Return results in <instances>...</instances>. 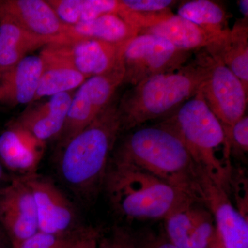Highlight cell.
Returning <instances> with one entry per match:
<instances>
[{"label": "cell", "instance_id": "obj_1", "mask_svg": "<svg viewBox=\"0 0 248 248\" xmlns=\"http://www.w3.org/2000/svg\"><path fill=\"white\" fill-rule=\"evenodd\" d=\"M206 72V53L202 49L175 71L155 75L132 86L117 103L122 130L172 115L200 92Z\"/></svg>", "mask_w": 248, "mask_h": 248}, {"label": "cell", "instance_id": "obj_2", "mask_svg": "<svg viewBox=\"0 0 248 248\" xmlns=\"http://www.w3.org/2000/svg\"><path fill=\"white\" fill-rule=\"evenodd\" d=\"M115 161L144 170L203 203L198 166L179 137L161 124L132 132L121 146Z\"/></svg>", "mask_w": 248, "mask_h": 248}, {"label": "cell", "instance_id": "obj_3", "mask_svg": "<svg viewBox=\"0 0 248 248\" xmlns=\"http://www.w3.org/2000/svg\"><path fill=\"white\" fill-rule=\"evenodd\" d=\"M122 130L117 103L112 101L62 148L59 170L73 192L82 197L95 194L105 180L108 161Z\"/></svg>", "mask_w": 248, "mask_h": 248}, {"label": "cell", "instance_id": "obj_4", "mask_svg": "<svg viewBox=\"0 0 248 248\" xmlns=\"http://www.w3.org/2000/svg\"><path fill=\"white\" fill-rule=\"evenodd\" d=\"M159 124L179 137L195 164L215 184L231 191V150L221 124L200 92Z\"/></svg>", "mask_w": 248, "mask_h": 248}, {"label": "cell", "instance_id": "obj_5", "mask_svg": "<svg viewBox=\"0 0 248 248\" xmlns=\"http://www.w3.org/2000/svg\"><path fill=\"white\" fill-rule=\"evenodd\" d=\"M104 182L114 208L128 218L165 219L186 205L201 203L186 191L127 163L115 161Z\"/></svg>", "mask_w": 248, "mask_h": 248}, {"label": "cell", "instance_id": "obj_6", "mask_svg": "<svg viewBox=\"0 0 248 248\" xmlns=\"http://www.w3.org/2000/svg\"><path fill=\"white\" fill-rule=\"evenodd\" d=\"M205 50L206 76L200 92L209 108L221 124L230 147L232 128L246 115L248 91L217 53Z\"/></svg>", "mask_w": 248, "mask_h": 248}, {"label": "cell", "instance_id": "obj_7", "mask_svg": "<svg viewBox=\"0 0 248 248\" xmlns=\"http://www.w3.org/2000/svg\"><path fill=\"white\" fill-rule=\"evenodd\" d=\"M192 53L159 36L139 34L124 48L123 84L134 86L155 75L175 71L190 61Z\"/></svg>", "mask_w": 248, "mask_h": 248}, {"label": "cell", "instance_id": "obj_8", "mask_svg": "<svg viewBox=\"0 0 248 248\" xmlns=\"http://www.w3.org/2000/svg\"><path fill=\"white\" fill-rule=\"evenodd\" d=\"M123 63L113 71L89 78L72 98L63 129L58 136L63 148L84 130L110 104L117 89L123 84Z\"/></svg>", "mask_w": 248, "mask_h": 248}, {"label": "cell", "instance_id": "obj_9", "mask_svg": "<svg viewBox=\"0 0 248 248\" xmlns=\"http://www.w3.org/2000/svg\"><path fill=\"white\" fill-rule=\"evenodd\" d=\"M94 39H65L44 48L55 58L66 62L86 78L102 76L122 65L125 45Z\"/></svg>", "mask_w": 248, "mask_h": 248}, {"label": "cell", "instance_id": "obj_10", "mask_svg": "<svg viewBox=\"0 0 248 248\" xmlns=\"http://www.w3.org/2000/svg\"><path fill=\"white\" fill-rule=\"evenodd\" d=\"M203 203L211 212L223 248H248V222L238 211L229 194L198 167Z\"/></svg>", "mask_w": 248, "mask_h": 248}, {"label": "cell", "instance_id": "obj_11", "mask_svg": "<svg viewBox=\"0 0 248 248\" xmlns=\"http://www.w3.org/2000/svg\"><path fill=\"white\" fill-rule=\"evenodd\" d=\"M22 177L33 196L39 231L58 236L74 231L76 212L63 192L37 174Z\"/></svg>", "mask_w": 248, "mask_h": 248}, {"label": "cell", "instance_id": "obj_12", "mask_svg": "<svg viewBox=\"0 0 248 248\" xmlns=\"http://www.w3.org/2000/svg\"><path fill=\"white\" fill-rule=\"evenodd\" d=\"M0 223L16 245L39 231L33 196L22 177L0 188Z\"/></svg>", "mask_w": 248, "mask_h": 248}, {"label": "cell", "instance_id": "obj_13", "mask_svg": "<svg viewBox=\"0 0 248 248\" xmlns=\"http://www.w3.org/2000/svg\"><path fill=\"white\" fill-rule=\"evenodd\" d=\"M202 205L197 202L189 204L165 218L166 236L177 248L210 246L216 226L211 212Z\"/></svg>", "mask_w": 248, "mask_h": 248}, {"label": "cell", "instance_id": "obj_14", "mask_svg": "<svg viewBox=\"0 0 248 248\" xmlns=\"http://www.w3.org/2000/svg\"><path fill=\"white\" fill-rule=\"evenodd\" d=\"M57 42L63 40L68 25L62 22L47 0H0V19Z\"/></svg>", "mask_w": 248, "mask_h": 248}, {"label": "cell", "instance_id": "obj_15", "mask_svg": "<svg viewBox=\"0 0 248 248\" xmlns=\"http://www.w3.org/2000/svg\"><path fill=\"white\" fill-rule=\"evenodd\" d=\"M45 142L14 123L0 135V161L24 176L36 174L45 152Z\"/></svg>", "mask_w": 248, "mask_h": 248}, {"label": "cell", "instance_id": "obj_16", "mask_svg": "<svg viewBox=\"0 0 248 248\" xmlns=\"http://www.w3.org/2000/svg\"><path fill=\"white\" fill-rule=\"evenodd\" d=\"M44 62L40 55H27L0 78V104L11 107L33 102Z\"/></svg>", "mask_w": 248, "mask_h": 248}, {"label": "cell", "instance_id": "obj_17", "mask_svg": "<svg viewBox=\"0 0 248 248\" xmlns=\"http://www.w3.org/2000/svg\"><path fill=\"white\" fill-rule=\"evenodd\" d=\"M73 92L52 96L48 102L28 110L14 123L42 141L58 138L63 129L71 104Z\"/></svg>", "mask_w": 248, "mask_h": 248}, {"label": "cell", "instance_id": "obj_18", "mask_svg": "<svg viewBox=\"0 0 248 248\" xmlns=\"http://www.w3.org/2000/svg\"><path fill=\"white\" fill-rule=\"evenodd\" d=\"M140 34L159 36L177 48L191 52L218 46L228 37L214 35L185 18L173 14Z\"/></svg>", "mask_w": 248, "mask_h": 248}, {"label": "cell", "instance_id": "obj_19", "mask_svg": "<svg viewBox=\"0 0 248 248\" xmlns=\"http://www.w3.org/2000/svg\"><path fill=\"white\" fill-rule=\"evenodd\" d=\"M55 42L31 33L7 19H0V71L4 73L28 53Z\"/></svg>", "mask_w": 248, "mask_h": 248}, {"label": "cell", "instance_id": "obj_20", "mask_svg": "<svg viewBox=\"0 0 248 248\" xmlns=\"http://www.w3.org/2000/svg\"><path fill=\"white\" fill-rule=\"evenodd\" d=\"M139 35L138 31L130 27L116 14L103 15L100 17L67 27L65 39L89 38L112 44H123Z\"/></svg>", "mask_w": 248, "mask_h": 248}, {"label": "cell", "instance_id": "obj_21", "mask_svg": "<svg viewBox=\"0 0 248 248\" xmlns=\"http://www.w3.org/2000/svg\"><path fill=\"white\" fill-rule=\"evenodd\" d=\"M40 56L44 62V71L33 102L44 97L72 92L87 79L71 65L55 58L44 48Z\"/></svg>", "mask_w": 248, "mask_h": 248}, {"label": "cell", "instance_id": "obj_22", "mask_svg": "<svg viewBox=\"0 0 248 248\" xmlns=\"http://www.w3.org/2000/svg\"><path fill=\"white\" fill-rule=\"evenodd\" d=\"M208 50L215 52L220 57L248 91V19L238 20L221 45Z\"/></svg>", "mask_w": 248, "mask_h": 248}, {"label": "cell", "instance_id": "obj_23", "mask_svg": "<svg viewBox=\"0 0 248 248\" xmlns=\"http://www.w3.org/2000/svg\"><path fill=\"white\" fill-rule=\"evenodd\" d=\"M177 15L218 37H226L231 30L226 9L211 0L185 1L178 9Z\"/></svg>", "mask_w": 248, "mask_h": 248}, {"label": "cell", "instance_id": "obj_24", "mask_svg": "<svg viewBox=\"0 0 248 248\" xmlns=\"http://www.w3.org/2000/svg\"><path fill=\"white\" fill-rule=\"evenodd\" d=\"M97 248H135V234L122 227L100 233Z\"/></svg>", "mask_w": 248, "mask_h": 248}, {"label": "cell", "instance_id": "obj_25", "mask_svg": "<svg viewBox=\"0 0 248 248\" xmlns=\"http://www.w3.org/2000/svg\"><path fill=\"white\" fill-rule=\"evenodd\" d=\"M70 234L58 236L38 231L12 248H66Z\"/></svg>", "mask_w": 248, "mask_h": 248}, {"label": "cell", "instance_id": "obj_26", "mask_svg": "<svg viewBox=\"0 0 248 248\" xmlns=\"http://www.w3.org/2000/svg\"><path fill=\"white\" fill-rule=\"evenodd\" d=\"M101 232L96 228H81L72 232L66 248H97Z\"/></svg>", "mask_w": 248, "mask_h": 248}, {"label": "cell", "instance_id": "obj_27", "mask_svg": "<svg viewBox=\"0 0 248 248\" xmlns=\"http://www.w3.org/2000/svg\"><path fill=\"white\" fill-rule=\"evenodd\" d=\"M231 154H245L248 151V117L245 115L236 122L232 128L229 140Z\"/></svg>", "mask_w": 248, "mask_h": 248}, {"label": "cell", "instance_id": "obj_28", "mask_svg": "<svg viewBox=\"0 0 248 248\" xmlns=\"http://www.w3.org/2000/svg\"><path fill=\"white\" fill-rule=\"evenodd\" d=\"M177 1L172 0H120L121 6L136 12H157L170 9Z\"/></svg>", "mask_w": 248, "mask_h": 248}, {"label": "cell", "instance_id": "obj_29", "mask_svg": "<svg viewBox=\"0 0 248 248\" xmlns=\"http://www.w3.org/2000/svg\"><path fill=\"white\" fill-rule=\"evenodd\" d=\"M135 248H177L170 242L166 234L143 231L135 234Z\"/></svg>", "mask_w": 248, "mask_h": 248}, {"label": "cell", "instance_id": "obj_30", "mask_svg": "<svg viewBox=\"0 0 248 248\" xmlns=\"http://www.w3.org/2000/svg\"><path fill=\"white\" fill-rule=\"evenodd\" d=\"M247 180L245 179L244 176L241 175V173L239 172L237 177L234 178L232 176V181L231 190L234 188L235 196H236V209L241 215L248 218V184Z\"/></svg>", "mask_w": 248, "mask_h": 248}, {"label": "cell", "instance_id": "obj_31", "mask_svg": "<svg viewBox=\"0 0 248 248\" xmlns=\"http://www.w3.org/2000/svg\"><path fill=\"white\" fill-rule=\"evenodd\" d=\"M239 9L241 14L244 16V19L248 18V0H240L238 1Z\"/></svg>", "mask_w": 248, "mask_h": 248}, {"label": "cell", "instance_id": "obj_32", "mask_svg": "<svg viewBox=\"0 0 248 248\" xmlns=\"http://www.w3.org/2000/svg\"><path fill=\"white\" fill-rule=\"evenodd\" d=\"M208 248H223V244H222L221 239L217 234V231L214 236L213 241L210 243V246Z\"/></svg>", "mask_w": 248, "mask_h": 248}, {"label": "cell", "instance_id": "obj_33", "mask_svg": "<svg viewBox=\"0 0 248 248\" xmlns=\"http://www.w3.org/2000/svg\"><path fill=\"white\" fill-rule=\"evenodd\" d=\"M4 171L3 169L2 163L0 161V183L2 182L3 179L4 178Z\"/></svg>", "mask_w": 248, "mask_h": 248}, {"label": "cell", "instance_id": "obj_34", "mask_svg": "<svg viewBox=\"0 0 248 248\" xmlns=\"http://www.w3.org/2000/svg\"><path fill=\"white\" fill-rule=\"evenodd\" d=\"M3 72L1 71H0V78H1V75H2Z\"/></svg>", "mask_w": 248, "mask_h": 248}]
</instances>
